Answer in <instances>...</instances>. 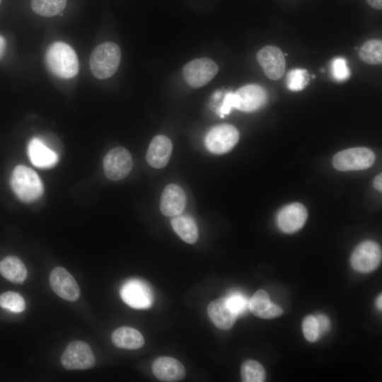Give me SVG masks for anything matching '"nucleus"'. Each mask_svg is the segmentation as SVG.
<instances>
[{
  "instance_id": "obj_33",
  "label": "nucleus",
  "mask_w": 382,
  "mask_h": 382,
  "mask_svg": "<svg viewBox=\"0 0 382 382\" xmlns=\"http://www.w3.org/2000/svg\"><path fill=\"white\" fill-rule=\"evenodd\" d=\"M318 325L320 335L327 332L330 327L329 318L324 314H318L315 316Z\"/></svg>"
},
{
  "instance_id": "obj_12",
  "label": "nucleus",
  "mask_w": 382,
  "mask_h": 382,
  "mask_svg": "<svg viewBox=\"0 0 382 382\" xmlns=\"http://www.w3.org/2000/svg\"><path fill=\"white\" fill-rule=\"evenodd\" d=\"M235 108L243 112H253L267 101V91L257 84H248L234 92Z\"/></svg>"
},
{
  "instance_id": "obj_17",
  "label": "nucleus",
  "mask_w": 382,
  "mask_h": 382,
  "mask_svg": "<svg viewBox=\"0 0 382 382\" xmlns=\"http://www.w3.org/2000/svg\"><path fill=\"white\" fill-rule=\"evenodd\" d=\"M28 155L33 165L40 168H52L59 161L58 154L37 137L29 141Z\"/></svg>"
},
{
  "instance_id": "obj_5",
  "label": "nucleus",
  "mask_w": 382,
  "mask_h": 382,
  "mask_svg": "<svg viewBox=\"0 0 382 382\" xmlns=\"http://www.w3.org/2000/svg\"><path fill=\"white\" fill-rule=\"evenodd\" d=\"M382 253L380 245L373 241L359 243L350 257L352 267L361 273L375 270L381 262Z\"/></svg>"
},
{
  "instance_id": "obj_29",
  "label": "nucleus",
  "mask_w": 382,
  "mask_h": 382,
  "mask_svg": "<svg viewBox=\"0 0 382 382\" xmlns=\"http://www.w3.org/2000/svg\"><path fill=\"white\" fill-rule=\"evenodd\" d=\"M226 299L229 307L238 316L249 309V300L239 291L231 293Z\"/></svg>"
},
{
  "instance_id": "obj_4",
  "label": "nucleus",
  "mask_w": 382,
  "mask_h": 382,
  "mask_svg": "<svg viewBox=\"0 0 382 382\" xmlns=\"http://www.w3.org/2000/svg\"><path fill=\"white\" fill-rule=\"evenodd\" d=\"M375 161V154L366 147H355L337 153L332 165L340 171L360 170L370 168Z\"/></svg>"
},
{
  "instance_id": "obj_3",
  "label": "nucleus",
  "mask_w": 382,
  "mask_h": 382,
  "mask_svg": "<svg viewBox=\"0 0 382 382\" xmlns=\"http://www.w3.org/2000/svg\"><path fill=\"white\" fill-rule=\"evenodd\" d=\"M120 59L119 46L112 42H104L92 52L89 59L90 69L96 78L108 79L117 71Z\"/></svg>"
},
{
  "instance_id": "obj_10",
  "label": "nucleus",
  "mask_w": 382,
  "mask_h": 382,
  "mask_svg": "<svg viewBox=\"0 0 382 382\" xmlns=\"http://www.w3.org/2000/svg\"><path fill=\"white\" fill-rule=\"evenodd\" d=\"M218 66L209 58L195 59L183 68V74L187 83L195 88L201 87L210 81L216 74Z\"/></svg>"
},
{
  "instance_id": "obj_27",
  "label": "nucleus",
  "mask_w": 382,
  "mask_h": 382,
  "mask_svg": "<svg viewBox=\"0 0 382 382\" xmlns=\"http://www.w3.org/2000/svg\"><path fill=\"white\" fill-rule=\"evenodd\" d=\"M310 75L306 69H294L286 75V86L291 91H300L309 83Z\"/></svg>"
},
{
  "instance_id": "obj_13",
  "label": "nucleus",
  "mask_w": 382,
  "mask_h": 382,
  "mask_svg": "<svg viewBox=\"0 0 382 382\" xmlns=\"http://www.w3.org/2000/svg\"><path fill=\"white\" fill-rule=\"evenodd\" d=\"M308 212L301 203L294 202L282 208L276 218L278 228L284 233H292L303 227L306 221Z\"/></svg>"
},
{
  "instance_id": "obj_26",
  "label": "nucleus",
  "mask_w": 382,
  "mask_h": 382,
  "mask_svg": "<svg viewBox=\"0 0 382 382\" xmlns=\"http://www.w3.org/2000/svg\"><path fill=\"white\" fill-rule=\"evenodd\" d=\"M241 378L244 382H262L265 380L263 366L255 360H247L241 366Z\"/></svg>"
},
{
  "instance_id": "obj_30",
  "label": "nucleus",
  "mask_w": 382,
  "mask_h": 382,
  "mask_svg": "<svg viewBox=\"0 0 382 382\" xmlns=\"http://www.w3.org/2000/svg\"><path fill=\"white\" fill-rule=\"evenodd\" d=\"M331 74L333 79L339 82L347 80L350 76V70L345 58L339 57L331 62Z\"/></svg>"
},
{
  "instance_id": "obj_31",
  "label": "nucleus",
  "mask_w": 382,
  "mask_h": 382,
  "mask_svg": "<svg viewBox=\"0 0 382 382\" xmlns=\"http://www.w3.org/2000/svg\"><path fill=\"white\" fill-rule=\"evenodd\" d=\"M302 329L303 335L308 342H316L320 337L318 325L313 316H308L303 319Z\"/></svg>"
},
{
  "instance_id": "obj_15",
  "label": "nucleus",
  "mask_w": 382,
  "mask_h": 382,
  "mask_svg": "<svg viewBox=\"0 0 382 382\" xmlns=\"http://www.w3.org/2000/svg\"><path fill=\"white\" fill-rule=\"evenodd\" d=\"M186 205V195L178 185H168L163 190L160 201L161 213L166 216H175L183 213Z\"/></svg>"
},
{
  "instance_id": "obj_19",
  "label": "nucleus",
  "mask_w": 382,
  "mask_h": 382,
  "mask_svg": "<svg viewBox=\"0 0 382 382\" xmlns=\"http://www.w3.org/2000/svg\"><path fill=\"white\" fill-rule=\"evenodd\" d=\"M207 313L212 322L221 330L231 328L238 317L229 307L226 297L211 301L207 307Z\"/></svg>"
},
{
  "instance_id": "obj_21",
  "label": "nucleus",
  "mask_w": 382,
  "mask_h": 382,
  "mask_svg": "<svg viewBox=\"0 0 382 382\" xmlns=\"http://www.w3.org/2000/svg\"><path fill=\"white\" fill-rule=\"evenodd\" d=\"M113 344L120 348L137 349L144 344L141 332L130 327H120L115 330L111 336Z\"/></svg>"
},
{
  "instance_id": "obj_34",
  "label": "nucleus",
  "mask_w": 382,
  "mask_h": 382,
  "mask_svg": "<svg viewBox=\"0 0 382 382\" xmlns=\"http://www.w3.org/2000/svg\"><path fill=\"white\" fill-rule=\"evenodd\" d=\"M382 175L381 173L376 175V177L374 180V187L378 190L381 191L382 190Z\"/></svg>"
},
{
  "instance_id": "obj_35",
  "label": "nucleus",
  "mask_w": 382,
  "mask_h": 382,
  "mask_svg": "<svg viewBox=\"0 0 382 382\" xmlns=\"http://www.w3.org/2000/svg\"><path fill=\"white\" fill-rule=\"evenodd\" d=\"M374 8L381 10L382 8V0H366Z\"/></svg>"
},
{
  "instance_id": "obj_16",
  "label": "nucleus",
  "mask_w": 382,
  "mask_h": 382,
  "mask_svg": "<svg viewBox=\"0 0 382 382\" xmlns=\"http://www.w3.org/2000/svg\"><path fill=\"white\" fill-rule=\"evenodd\" d=\"M152 372L156 378L166 382L179 381L186 373L182 363L170 357L156 359L152 364Z\"/></svg>"
},
{
  "instance_id": "obj_38",
  "label": "nucleus",
  "mask_w": 382,
  "mask_h": 382,
  "mask_svg": "<svg viewBox=\"0 0 382 382\" xmlns=\"http://www.w3.org/2000/svg\"><path fill=\"white\" fill-rule=\"evenodd\" d=\"M1 0H0V5H1Z\"/></svg>"
},
{
  "instance_id": "obj_36",
  "label": "nucleus",
  "mask_w": 382,
  "mask_h": 382,
  "mask_svg": "<svg viewBox=\"0 0 382 382\" xmlns=\"http://www.w3.org/2000/svg\"><path fill=\"white\" fill-rule=\"evenodd\" d=\"M6 47L5 38L0 35V59L3 57Z\"/></svg>"
},
{
  "instance_id": "obj_20",
  "label": "nucleus",
  "mask_w": 382,
  "mask_h": 382,
  "mask_svg": "<svg viewBox=\"0 0 382 382\" xmlns=\"http://www.w3.org/2000/svg\"><path fill=\"white\" fill-rule=\"evenodd\" d=\"M249 309L257 317L272 318L281 316L282 309L271 301L268 294L264 290H258L249 301Z\"/></svg>"
},
{
  "instance_id": "obj_11",
  "label": "nucleus",
  "mask_w": 382,
  "mask_h": 382,
  "mask_svg": "<svg viewBox=\"0 0 382 382\" xmlns=\"http://www.w3.org/2000/svg\"><path fill=\"white\" fill-rule=\"evenodd\" d=\"M50 284L59 297L69 301H76L80 289L71 274L62 267H54L50 274Z\"/></svg>"
},
{
  "instance_id": "obj_1",
  "label": "nucleus",
  "mask_w": 382,
  "mask_h": 382,
  "mask_svg": "<svg viewBox=\"0 0 382 382\" xmlns=\"http://www.w3.org/2000/svg\"><path fill=\"white\" fill-rule=\"evenodd\" d=\"M46 62L50 70L62 79L73 78L79 72V60L75 51L62 41L50 45L46 52Z\"/></svg>"
},
{
  "instance_id": "obj_37",
  "label": "nucleus",
  "mask_w": 382,
  "mask_h": 382,
  "mask_svg": "<svg viewBox=\"0 0 382 382\" xmlns=\"http://www.w3.org/2000/svg\"><path fill=\"white\" fill-rule=\"evenodd\" d=\"M382 299H381V294H380L376 301V306L377 308L379 309V310H381V308H382Z\"/></svg>"
},
{
  "instance_id": "obj_14",
  "label": "nucleus",
  "mask_w": 382,
  "mask_h": 382,
  "mask_svg": "<svg viewBox=\"0 0 382 382\" xmlns=\"http://www.w3.org/2000/svg\"><path fill=\"white\" fill-rule=\"evenodd\" d=\"M257 59L270 79L276 81L282 78L285 69V60L279 47L273 45L264 47L257 52Z\"/></svg>"
},
{
  "instance_id": "obj_7",
  "label": "nucleus",
  "mask_w": 382,
  "mask_h": 382,
  "mask_svg": "<svg viewBox=\"0 0 382 382\" xmlns=\"http://www.w3.org/2000/svg\"><path fill=\"white\" fill-rule=\"evenodd\" d=\"M95 357L90 346L81 340L71 342L61 357V363L68 370H83L95 365Z\"/></svg>"
},
{
  "instance_id": "obj_24",
  "label": "nucleus",
  "mask_w": 382,
  "mask_h": 382,
  "mask_svg": "<svg viewBox=\"0 0 382 382\" xmlns=\"http://www.w3.org/2000/svg\"><path fill=\"white\" fill-rule=\"evenodd\" d=\"M66 0H31L33 11L44 17L58 15L65 8Z\"/></svg>"
},
{
  "instance_id": "obj_22",
  "label": "nucleus",
  "mask_w": 382,
  "mask_h": 382,
  "mask_svg": "<svg viewBox=\"0 0 382 382\" xmlns=\"http://www.w3.org/2000/svg\"><path fill=\"white\" fill-rule=\"evenodd\" d=\"M0 274L8 281L22 284L27 277V269L16 256H7L0 261Z\"/></svg>"
},
{
  "instance_id": "obj_8",
  "label": "nucleus",
  "mask_w": 382,
  "mask_h": 382,
  "mask_svg": "<svg viewBox=\"0 0 382 382\" xmlns=\"http://www.w3.org/2000/svg\"><path fill=\"white\" fill-rule=\"evenodd\" d=\"M132 158L126 149L119 146L111 149L103 158L105 176L111 180H120L128 175L132 168Z\"/></svg>"
},
{
  "instance_id": "obj_6",
  "label": "nucleus",
  "mask_w": 382,
  "mask_h": 382,
  "mask_svg": "<svg viewBox=\"0 0 382 382\" xmlns=\"http://www.w3.org/2000/svg\"><path fill=\"white\" fill-rule=\"evenodd\" d=\"M239 132L233 125L223 124L212 127L206 134L207 149L215 154H224L231 151L237 144Z\"/></svg>"
},
{
  "instance_id": "obj_18",
  "label": "nucleus",
  "mask_w": 382,
  "mask_h": 382,
  "mask_svg": "<svg viewBox=\"0 0 382 382\" xmlns=\"http://www.w3.org/2000/svg\"><path fill=\"white\" fill-rule=\"evenodd\" d=\"M173 150L171 141L164 135H157L151 140L146 158L149 164L155 168L166 166Z\"/></svg>"
},
{
  "instance_id": "obj_25",
  "label": "nucleus",
  "mask_w": 382,
  "mask_h": 382,
  "mask_svg": "<svg viewBox=\"0 0 382 382\" xmlns=\"http://www.w3.org/2000/svg\"><path fill=\"white\" fill-rule=\"evenodd\" d=\"M359 56L364 62L372 64H381L382 62V42L381 40H369L360 48Z\"/></svg>"
},
{
  "instance_id": "obj_23",
  "label": "nucleus",
  "mask_w": 382,
  "mask_h": 382,
  "mask_svg": "<svg viewBox=\"0 0 382 382\" xmlns=\"http://www.w3.org/2000/svg\"><path fill=\"white\" fill-rule=\"evenodd\" d=\"M175 232L185 242L192 244L198 239V229L196 222L189 215L179 214L170 220Z\"/></svg>"
},
{
  "instance_id": "obj_9",
  "label": "nucleus",
  "mask_w": 382,
  "mask_h": 382,
  "mask_svg": "<svg viewBox=\"0 0 382 382\" xmlns=\"http://www.w3.org/2000/svg\"><path fill=\"white\" fill-rule=\"evenodd\" d=\"M120 296L125 303L136 309L148 308L153 302L149 286L139 279H131L125 282L120 289Z\"/></svg>"
},
{
  "instance_id": "obj_32",
  "label": "nucleus",
  "mask_w": 382,
  "mask_h": 382,
  "mask_svg": "<svg viewBox=\"0 0 382 382\" xmlns=\"http://www.w3.org/2000/svg\"><path fill=\"white\" fill-rule=\"evenodd\" d=\"M235 108V96L233 92L227 93L223 102L217 110L218 115L223 117L224 115L230 113L231 110Z\"/></svg>"
},
{
  "instance_id": "obj_2",
  "label": "nucleus",
  "mask_w": 382,
  "mask_h": 382,
  "mask_svg": "<svg viewBox=\"0 0 382 382\" xmlns=\"http://www.w3.org/2000/svg\"><path fill=\"white\" fill-rule=\"evenodd\" d=\"M10 185L16 196L22 202H33L43 194V183L39 175L33 169L18 165L13 170Z\"/></svg>"
},
{
  "instance_id": "obj_28",
  "label": "nucleus",
  "mask_w": 382,
  "mask_h": 382,
  "mask_svg": "<svg viewBox=\"0 0 382 382\" xmlns=\"http://www.w3.org/2000/svg\"><path fill=\"white\" fill-rule=\"evenodd\" d=\"M0 306L13 313H21L25 309L23 296L14 291H6L0 295Z\"/></svg>"
}]
</instances>
